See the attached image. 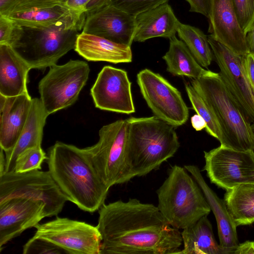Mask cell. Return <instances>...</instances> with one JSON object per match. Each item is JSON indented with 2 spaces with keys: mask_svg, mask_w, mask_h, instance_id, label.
I'll list each match as a JSON object with an SVG mask.
<instances>
[{
  "mask_svg": "<svg viewBox=\"0 0 254 254\" xmlns=\"http://www.w3.org/2000/svg\"><path fill=\"white\" fill-rule=\"evenodd\" d=\"M89 72L88 64L78 60L50 67L38 85L40 99L48 115L68 107L77 101Z\"/></svg>",
  "mask_w": 254,
  "mask_h": 254,
  "instance_id": "cell-8",
  "label": "cell"
},
{
  "mask_svg": "<svg viewBox=\"0 0 254 254\" xmlns=\"http://www.w3.org/2000/svg\"><path fill=\"white\" fill-rule=\"evenodd\" d=\"M127 120V159L133 178L158 170L179 148L176 127L155 116Z\"/></svg>",
  "mask_w": 254,
  "mask_h": 254,
  "instance_id": "cell-3",
  "label": "cell"
},
{
  "mask_svg": "<svg viewBox=\"0 0 254 254\" xmlns=\"http://www.w3.org/2000/svg\"><path fill=\"white\" fill-rule=\"evenodd\" d=\"M98 213L100 254H178L181 250V232L154 204L118 200L104 203Z\"/></svg>",
  "mask_w": 254,
  "mask_h": 254,
  "instance_id": "cell-1",
  "label": "cell"
},
{
  "mask_svg": "<svg viewBox=\"0 0 254 254\" xmlns=\"http://www.w3.org/2000/svg\"><path fill=\"white\" fill-rule=\"evenodd\" d=\"M136 28L133 41L143 42L155 37L176 36L179 23L168 2L135 16Z\"/></svg>",
  "mask_w": 254,
  "mask_h": 254,
  "instance_id": "cell-21",
  "label": "cell"
},
{
  "mask_svg": "<svg viewBox=\"0 0 254 254\" xmlns=\"http://www.w3.org/2000/svg\"><path fill=\"white\" fill-rule=\"evenodd\" d=\"M191 125L196 131H200L205 128L206 124L204 119L199 115L196 114L190 119Z\"/></svg>",
  "mask_w": 254,
  "mask_h": 254,
  "instance_id": "cell-39",
  "label": "cell"
},
{
  "mask_svg": "<svg viewBox=\"0 0 254 254\" xmlns=\"http://www.w3.org/2000/svg\"><path fill=\"white\" fill-rule=\"evenodd\" d=\"M29 64L9 45L0 44V94L14 97L29 94Z\"/></svg>",
  "mask_w": 254,
  "mask_h": 254,
  "instance_id": "cell-22",
  "label": "cell"
},
{
  "mask_svg": "<svg viewBox=\"0 0 254 254\" xmlns=\"http://www.w3.org/2000/svg\"><path fill=\"white\" fill-rule=\"evenodd\" d=\"M177 34L198 63L207 68L214 58L208 37L199 28L179 23Z\"/></svg>",
  "mask_w": 254,
  "mask_h": 254,
  "instance_id": "cell-28",
  "label": "cell"
},
{
  "mask_svg": "<svg viewBox=\"0 0 254 254\" xmlns=\"http://www.w3.org/2000/svg\"><path fill=\"white\" fill-rule=\"evenodd\" d=\"M45 203L23 196L0 202V251L26 230L35 227L46 217Z\"/></svg>",
  "mask_w": 254,
  "mask_h": 254,
  "instance_id": "cell-16",
  "label": "cell"
},
{
  "mask_svg": "<svg viewBox=\"0 0 254 254\" xmlns=\"http://www.w3.org/2000/svg\"><path fill=\"white\" fill-rule=\"evenodd\" d=\"M17 196L42 201L46 217L57 216L68 201L48 171L0 174V202Z\"/></svg>",
  "mask_w": 254,
  "mask_h": 254,
  "instance_id": "cell-9",
  "label": "cell"
},
{
  "mask_svg": "<svg viewBox=\"0 0 254 254\" xmlns=\"http://www.w3.org/2000/svg\"><path fill=\"white\" fill-rule=\"evenodd\" d=\"M232 254H254V241H246L239 243Z\"/></svg>",
  "mask_w": 254,
  "mask_h": 254,
  "instance_id": "cell-38",
  "label": "cell"
},
{
  "mask_svg": "<svg viewBox=\"0 0 254 254\" xmlns=\"http://www.w3.org/2000/svg\"><path fill=\"white\" fill-rule=\"evenodd\" d=\"M19 0H0V15H5Z\"/></svg>",
  "mask_w": 254,
  "mask_h": 254,
  "instance_id": "cell-40",
  "label": "cell"
},
{
  "mask_svg": "<svg viewBox=\"0 0 254 254\" xmlns=\"http://www.w3.org/2000/svg\"><path fill=\"white\" fill-rule=\"evenodd\" d=\"M128 120H119L103 126L99 140L83 148L88 158L105 185L126 183L133 178L127 159Z\"/></svg>",
  "mask_w": 254,
  "mask_h": 254,
  "instance_id": "cell-7",
  "label": "cell"
},
{
  "mask_svg": "<svg viewBox=\"0 0 254 254\" xmlns=\"http://www.w3.org/2000/svg\"><path fill=\"white\" fill-rule=\"evenodd\" d=\"M131 84L126 70L104 66L90 90L95 107L127 115L134 113Z\"/></svg>",
  "mask_w": 254,
  "mask_h": 254,
  "instance_id": "cell-14",
  "label": "cell"
},
{
  "mask_svg": "<svg viewBox=\"0 0 254 254\" xmlns=\"http://www.w3.org/2000/svg\"><path fill=\"white\" fill-rule=\"evenodd\" d=\"M208 18L210 36L238 55L249 53L246 35L239 24L232 0H210Z\"/></svg>",
  "mask_w": 254,
  "mask_h": 254,
  "instance_id": "cell-18",
  "label": "cell"
},
{
  "mask_svg": "<svg viewBox=\"0 0 254 254\" xmlns=\"http://www.w3.org/2000/svg\"><path fill=\"white\" fill-rule=\"evenodd\" d=\"M137 83L155 116L176 127L187 122L189 108L181 93L162 76L145 68L137 73Z\"/></svg>",
  "mask_w": 254,
  "mask_h": 254,
  "instance_id": "cell-10",
  "label": "cell"
},
{
  "mask_svg": "<svg viewBox=\"0 0 254 254\" xmlns=\"http://www.w3.org/2000/svg\"><path fill=\"white\" fill-rule=\"evenodd\" d=\"M181 235L183 248L178 254H227L216 241L207 216L183 229Z\"/></svg>",
  "mask_w": 254,
  "mask_h": 254,
  "instance_id": "cell-25",
  "label": "cell"
},
{
  "mask_svg": "<svg viewBox=\"0 0 254 254\" xmlns=\"http://www.w3.org/2000/svg\"><path fill=\"white\" fill-rule=\"evenodd\" d=\"M200 187L215 217L220 245L227 254H232L239 245L237 225L232 218L224 199L219 198L208 186L198 167L194 165L184 166Z\"/></svg>",
  "mask_w": 254,
  "mask_h": 254,
  "instance_id": "cell-20",
  "label": "cell"
},
{
  "mask_svg": "<svg viewBox=\"0 0 254 254\" xmlns=\"http://www.w3.org/2000/svg\"><path fill=\"white\" fill-rule=\"evenodd\" d=\"M185 89L193 109L206 123V131L217 139L222 145L224 141L223 132L213 109L190 83H186Z\"/></svg>",
  "mask_w": 254,
  "mask_h": 254,
  "instance_id": "cell-29",
  "label": "cell"
},
{
  "mask_svg": "<svg viewBox=\"0 0 254 254\" xmlns=\"http://www.w3.org/2000/svg\"><path fill=\"white\" fill-rule=\"evenodd\" d=\"M48 116L40 99L32 98L27 119L16 144L10 150L4 152V172L14 171L17 157L25 150L41 146L44 127Z\"/></svg>",
  "mask_w": 254,
  "mask_h": 254,
  "instance_id": "cell-24",
  "label": "cell"
},
{
  "mask_svg": "<svg viewBox=\"0 0 254 254\" xmlns=\"http://www.w3.org/2000/svg\"><path fill=\"white\" fill-rule=\"evenodd\" d=\"M239 24L246 35L254 22V0H232Z\"/></svg>",
  "mask_w": 254,
  "mask_h": 254,
  "instance_id": "cell-32",
  "label": "cell"
},
{
  "mask_svg": "<svg viewBox=\"0 0 254 254\" xmlns=\"http://www.w3.org/2000/svg\"><path fill=\"white\" fill-rule=\"evenodd\" d=\"M208 39L223 82L248 121L254 123V94L244 70L242 56L210 35Z\"/></svg>",
  "mask_w": 254,
  "mask_h": 254,
  "instance_id": "cell-13",
  "label": "cell"
},
{
  "mask_svg": "<svg viewBox=\"0 0 254 254\" xmlns=\"http://www.w3.org/2000/svg\"><path fill=\"white\" fill-rule=\"evenodd\" d=\"M56 0V1H58L64 3H66V2H67V1L68 0Z\"/></svg>",
  "mask_w": 254,
  "mask_h": 254,
  "instance_id": "cell-42",
  "label": "cell"
},
{
  "mask_svg": "<svg viewBox=\"0 0 254 254\" xmlns=\"http://www.w3.org/2000/svg\"><path fill=\"white\" fill-rule=\"evenodd\" d=\"M135 28V16L110 3L87 15L82 32L130 47Z\"/></svg>",
  "mask_w": 254,
  "mask_h": 254,
  "instance_id": "cell-17",
  "label": "cell"
},
{
  "mask_svg": "<svg viewBox=\"0 0 254 254\" xmlns=\"http://www.w3.org/2000/svg\"><path fill=\"white\" fill-rule=\"evenodd\" d=\"M157 194L159 211L167 223L178 230L192 225L211 211L200 187L184 167L170 168Z\"/></svg>",
  "mask_w": 254,
  "mask_h": 254,
  "instance_id": "cell-6",
  "label": "cell"
},
{
  "mask_svg": "<svg viewBox=\"0 0 254 254\" xmlns=\"http://www.w3.org/2000/svg\"><path fill=\"white\" fill-rule=\"evenodd\" d=\"M112 0H68L70 8L83 13L86 17L109 5Z\"/></svg>",
  "mask_w": 254,
  "mask_h": 254,
  "instance_id": "cell-34",
  "label": "cell"
},
{
  "mask_svg": "<svg viewBox=\"0 0 254 254\" xmlns=\"http://www.w3.org/2000/svg\"><path fill=\"white\" fill-rule=\"evenodd\" d=\"M244 70L254 94V54L248 53L242 56Z\"/></svg>",
  "mask_w": 254,
  "mask_h": 254,
  "instance_id": "cell-36",
  "label": "cell"
},
{
  "mask_svg": "<svg viewBox=\"0 0 254 254\" xmlns=\"http://www.w3.org/2000/svg\"><path fill=\"white\" fill-rule=\"evenodd\" d=\"M223 199L237 226L254 222V183L242 184L226 190Z\"/></svg>",
  "mask_w": 254,
  "mask_h": 254,
  "instance_id": "cell-27",
  "label": "cell"
},
{
  "mask_svg": "<svg viewBox=\"0 0 254 254\" xmlns=\"http://www.w3.org/2000/svg\"><path fill=\"white\" fill-rule=\"evenodd\" d=\"M168 0H112L111 4L134 16L168 2Z\"/></svg>",
  "mask_w": 254,
  "mask_h": 254,
  "instance_id": "cell-31",
  "label": "cell"
},
{
  "mask_svg": "<svg viewBox=\"0 0 254 254\" xmlns=\"http://www.w3.org/2000/svg\"><path fill=\"white\" fill-rule=\"evenodd\" d=\"M48 156L41 146H35L27 148L17 157L14 171L24 173L35 170H41L43 162Z\"/></svg>",
  "mask_w": 254,
  "mask_h": 254,
  "instance_id": "cell-30",
  "label": "cell"
},
{
  "mask_svg": "<svg viewBox=\"0 0 254 254\" xmlns=\"http://www.w3.org/2000/svg\"><path fill=\"white\" fill-rule=\"evenodd\" d=\"M23 254H62L64 252L54 244L33 236L23 246Z\"/></svg>",
  "mask_w": 254,
  "mask_h": 254,
  "instance_id": "cell-33",
  "label": "cell"
},
{
  "mask_svg": "<svg viewBox=\"0 0 254 254\" xmlns=\"http://www.w3.org/2000/svg\"><path fill=\"white\" fill-rule=\"evenodd\" d=\"M170 40L168 52L162 57L167 71L174 76H186L191 79L200 77L206 71L196 61L186 44L176 36Z\"/></svg>",
  "mask_w": 254,
  "mask_h": 254,
  "instance_id": "cell-26",
  "label": "cell"
},
{
  "mask_svg": "<svg viewBox=\"0 0 254 254\" xmlns=\"http://www.w3.org/2000/svg\"><path fill=\"white\" fill-rule=\"evenodd\" d=\"M246 39L249 53L254 54V22L246 34Z\"/></svg>",
  "mask_w": 254,
  "mask_h": 254,
  "instance_id": "cell-41",
  "label": "cell"
},
{
  "mask_svg": "<svg viewBox=\"0 0 254 254\" xmlns=\"http://www.w3.org/2000/svg\"><path fill=\"white\" fill-rule=\"evenodd\" d=\"M29 94L14 97L0 94V146L4 152L16 144L26 123L32 103Z\"/></svg>",
  "mask_w": 254,
  "mask_h": 254,
  "instance_id": "cell-19",
  "label": "cell"
},
{
  "mask_svg": "<svg viewBox=\"0 0 254 254\" xmlns=\"http://www.w3.org/2000/svg\"><path fill=\"white\" fill-rule=\"evenodd\" d=\"M48 171L68 200L89 213L105 203L109 190L83 148L57 141L48 151Z\"/></svg>",
  "mask_w": 254,
  "mask_h": 254,
  "instance_id": "cell-2",
  "label": "cell"
},
{
  "mask_svg": "<svg viewBox=\"0 0 254 254\" xmlns=\"http://www.w3.org/2000/svg\"><path fill=\"white\" fill-rule=\"evenodd\" d=\"M203 170L211 183L226 190L254 183V150L239 151L220 145L204 151Z\"/></svg>",
  "mask_w": 254,
  "mask_h": 254,
  "instance_id": "cell-12",
  "label": "cell"
},
{
  "mask_svg": "<svg viewBox=\"0 0 254 254\" xmlns=\"http://www.w3.org/2000/svg\"><path fill=\"white\" fill-rule=\"evenodd\" d=\"M83 25L73 21L39 27L16 24L9 45L31 69H45L56 64L60 58L74 49Z\"/></svg>",
  "mask_w": 254,
  "mask_h": 254,
  "instance_id": "cell-4",
  "label": "cell"
},
{
  "mask_svg": "<svg viewBox=\"0 0 254 254\" xmlns=\"http://www.w3.org/2000/svg\"><path fill=\"white\" fill-rule=\"evenodd\" d=\"M74 50L89 61L116 64L130 63L132 59L130 47L83 32L78 35Z\"/></svg>",
  "mask_w": 254,
  "mask_h": 254,
  "instance_id": "cell-23",
  "label": "cell"
},
{
  "mask_svg": "<svg viewBox=\"0 0 254 254\" xmlns=\"http://www.w3.org/2000/svg\"><path fill=\"white\" fill-rule=\"evenodd\" d=\"M16 25L15 22L8 17L0 15V44L10 45Z\"/></svg>",
  "mask_w": 254,
  "mask_h": 254,
  "instance_id": "cell-35",
  "label": "cell"
},
{
  "mask_svg": "<svg viewBox=\"0 0 254 254\" xmlns=\"http://www.w3.org/2000/svg\"><path fill=\"white\" fill-rule=\"evenodd\" d=\"M190 84L213 109L222 128V146L239 151L254 150L251 123L234 101L219 73L206 70Z\"/></svg>",
  "mask_w": 254,
  "mask_h": 254,
  "instance_id": "cell-5",
  "label": "cell"
},
{
  "mask_svg": "<svg viewBox=\"0 0 254 254\" xmlns=\"http://www.w3.org/2000/svg\"><path fill=\"white\" fill-rule=\"evenodd\" d=\"M190 5V11L200 13L208 18L210 0H186Z\"/></svg>",
  "mask_w": 254,
  "mask_h": 254,
  "instance_id": "cell-37",
  "label": "cell"
},
{
  "mask_svg": "<svg viewBox=\"0 0 254 254\" xmlns=\"http://www.w3.org/2000/svg\"><path fill=\"white\" fill-rule=\"evenodd\" d=\"M3 16L19 25L31 27L66 21L84 23L86 18L84 14L55 0H19Z\"/></svg>",
  "mask_w": 254,
  "mask_h": 254,
  "instance_id": "cell-15",
  "label": "cell"
},
{
  "mask_svg": "<svg viewBox=\"0 0 254 254\" xmlns=\"http://www.w3.org/2000/svg\"><path fill=\"white\" fill-rule=\"evenodd\" d=\"M34 236L46 240L66 254H100L101 236L96 227L85 222L58 217L35 227Z\"/></svg>",
  "mask_w": 254,
  "mask_h": 254,
  "instance_id": "cell-11",
  "label": "cell"
}]
</instances>
